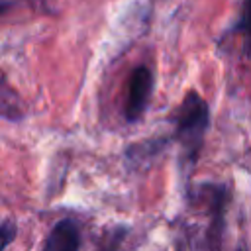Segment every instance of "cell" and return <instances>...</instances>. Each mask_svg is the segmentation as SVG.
<instances>
[{
    "label": "cell",
    "instance_id": "obj_5",
    "mask_svg": "<svg viewBox=\"0 0 251 251\" xmlns=\"http://www.w3.org/2000/svg\"><path fill=\"white\" fill-rule=\"evenodd\" d=\"M16 233H18V226L14 220H4L0 224V251L8 249V245L16 239Z\"/></svg>",
    "mask_w": 251,
    "mask_h": 251
},
{
    "label": "cell",
    "instance_id": "obj_1",
    "mask_svg": "<svg viewBox=\"0 0 251 251\" xmlns=\"http://www.w3.org/2000/svg\"><path fill=\"white\" fill-rule=\"evenodd\" d=\"M210 127V108L206 104V100L190 90L186 92L184 100L180 102L178 110H176V139L182 145L184 153L188 155V159H196L202 145H204V137L206 131Z\"/></svg>",
    "mask_w": 251,
    "mask_h": 251
},
{
    "label": "cell",
    "instance_id": "obj_2",
    "mask_svg": "<svg viewBox=\"0 0 251 251\" xmlns=\"http://www.w3.org/2000/svg\"><path fill=\"white\" fill-rule=\"evenodd\" d=\"M151 92H153V73L147 67H137L131 73L127 84V100L124 108L127 122H137L145 114Z\"/></svg>",
    "mask_w": 251,
    "mask_h": 251
},
{
    "label": "cell",
    "instance_id": "obj_3",
    "mask_svg": "<svg viewBox=\"0 0 251 251\" xmlns=\"http://www.w3.org/2000/svg\"><path fill=\"white\" fill-rule=\"evenodd\" d=\"M41 251H80V227L75 220L57 222L47 233Z\"/></svg>",
    "mask_w": 251,
    "mask_h": 251
},
{
    "label": "cell",
    "instance_id": "obj_4",
    "mask_svg": "<svg viewBox=\"0 0 251 251\" xmlns=\"http://www.w3.org/2000/svg\"><path fill=\"white\" fill-rule=\"evenodd\" d=\"M235 33L241 35V45L245 57L251 59V0H241V14L233 27Z\"/></svg>",
    "mask_w": 251,
    "mask_h": 251
}]
</instances>
